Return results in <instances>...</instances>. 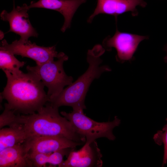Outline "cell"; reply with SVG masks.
I'll list each match as a JSON object with an SVG mask.
<instances>
[{"mask_svg": "<svg viewBox=\"0 0 167 167\" xmlns=\"http://www.w3.org/2000/svg\"><path fill=\"white\" fill-rule=\"evenodd\" d=\"M164 50L166 52V55L164 58V62L167 63V44L165 46L164 48Z\"/></svg>", "mask_w": 167, "mask_h": 167, "instance_id": "19", "label": "cell"}, {"mask_svg": "<svg viewBox=\"0 0 167 167\" xmlns=\"http://www.w3.org/2000/svg\"><path fill=\"white\" fill-rule=\"evenodd\" d=\"M0 49L7 50L14 55L32 59L35 62L36 65L54 60V58H58L60 53L56 51L55 46H41L29 40L22 41L15 40L9 44L4 40L1 42Z\"/></svg>", "mask_w": 167, "mask_h": 167, "instance_id": "6", "label": "cell"}, {"mask_svg": "<svg viewBox=\"0 0 167 167\" xmlns=\"http://www.w3.org/2000/svg\"><path fill=\"white\" fill-rule=\"evenodd\" d=\"M57 58L56 61L54 60L35 66H27L26 67L28 72L34 75L48 88L47 94L49 101L57 96L64 87L71 84L73 80L72 77L66 74L63 68V63L68 60V56L60 52Z\"/></svg>", "mask_w": 167, "mask_h": 167, "instance_id": "4", "label": "cell"}, {"mask_svg": "<svg viewBox=\"0 0 167 167\" xmlns=\"http://www.w3.org/2000/svg\"><path fill=\"white\" fill-rule=\"evenodd\" d=\"M84 109L77 108L73 109L71 113L62 111L60 113L70 122L78 134L85 138L86 143H90L102 137L110 140L115 139L113 130L121 123V120L117 116L112 121L98 122L86 116Z\"/></svg>", "mask_w": 167, "mask_h": 167, "instance_id": "5", "label": "cell"}, {"mask_svg": "<svg viewBox=\"0 0 167 167\" xmlns=\"http://www.w3.org/2000/svg\"><path fill=\"white\" fill-rule=\"evenodd\" d=\"M29 9L26 4L15 8L14 0L12 11L8 13L3 10L0 14L1 19L9 23L10 28L7 32H13L19 35L20 38L19 40L22 41H27L30 37H37L38 36L29 20L27 13Z\"/></svg>", "mask_w": 167, "mask_h": 167, "instance_id": "8", "label": "cell"}, {"mask_svg": "<svg viewBox=\"0 0 167 167\" xmlns=\"http://www.w3.org/2000/svg\"><path fill=\"white\" fill-rule=\"evenodd\" d=\"M20 127L28 138L33 136H61L85 143V138L78 134L70 122L59 113L58 108L48 102L37 112L32 114H16L11 125Z\"/></svg>", "mask_w": 167, "mask_h": 167, "instance_id": "2", "label": "cell"}, {"mask_svg": "<svg viewBox=\"0 0 167 167\" xmlns=\"http://www.w3.org/2000/svg\"><path fill=\"white\" fill-rule=\"evenodd\" d=\"M24 143L0 151V167H32Z\"/></svg>", "mask_w": 167, "mask_h": 167, "instance_id": "13", "label": "cell"}, {"mask_svg": "<svg viewBox=\"0 0 167 167\" xmlns=\"http://www.w3.org/2000/svg\"><path fill=\"white\" fill-rule=\"evenodd\" d=\"M28 137L20 126L14 125L0 130V151L4 149L23 143Z\"/></svg>", "mask_w": 167, "mask_h": 167, "instance_id": "15", "label": "cell"}, {"mask_svg": "<svg viewBox=\"0 0 167 167\" xmlns=\"http://www.w3.org/2000/svg\"><path fill=\"white\" fill-rule=\"evenodd\" d=\"M7 79L5 87L0 94L2 100L7 103L5 108L16 114L28 115L36 113L49 101L42 82L32 73L28 72L14 75L4 71Z\"/></svg>", "mask_w": 167, "mask_h": 167, "instance_id": "1", "label": "cell"}, {"mask_svg": "<svg viewBox=\"0 0 167 167\" xmlns=\"http://www.w3.org/2000/svg\"><path fill=\"white\" fill-rule=\"evenodd\" d=\"M147 5L144 0H97L96 6L87 21L91 23L95 16L101 14L113 15L115 19L118 15L127 12L136 16L138 14L136 7H145Z\"/></svg>", "mask_w": 167, "mask_h": 167, "instance_id": "11", "label": "cell"}, {"mask_svg": "<svg viewBox=\"0 0 167 167\" xmlns=\"http://www.w3.org/2000/svg\"><path fill=\"white\" fill-rule=\"evenodd\" d=\"M86 0H39L32 1L28 6L32 8H41L57 11L63 16L64 22L61 30L63 32L70 28L72 18L76 10Z\"/></svg>", "mask_w": 167, "mask_h": 167, "instance_id": "12", "label": "cell"}, {"mask_svg": "<svg viewBox=\"0 0 167 167\" xmlns=\"http://www.w3.org/2000/svg\"><path fill=\"white\" fill-rule=\"evenodd\" d=\"M15 114L13 110L5 108L0 116V129L6 126H10L14 121Z\"/></svg>", "mask_w": 167, "mask_h": 167, "instance_id": "18", "label": "cell"}, {"mask_svg": "<svg viewBox=\"0 0 167 167\" xmlns=\"http://www.w3.org/2000/svg\"><path fill=\"white\" fill-rule=\"evenodd\" d=\"M102 157L96 140L85 142L80 150L71 151L61 167H102Z\"/></svg>", "mask_w": 167, "mask_h": 167, "instance_id": "10", "label": "cell"}, {"mask_svg": "<svg viewBox=\"0 0 167 167\" xmlns=\"http://www.w3.org/2000/svg\"><path fill=\"white\" fill-rule=\"evenodd\" d=\"M0 68L3 71H7L11 74L17 75L23 72L19 70L25 64V62L20 61L9 51L0 49Z\"/></svg>", "mask_w": 167, "mask_h": 167, "instance_id": "16", "label": "cell"}, {"mask_svg": "<svg viewBox=\"0 0 167 167\" xmlns=\"http://www.w3.org/2000/svg\"><path fill=\"white\" fill-rule=\"evenodd\" d=\"M105 51V49L99 45L89 50L87 58L89 64L87 70L76 80L64 89L57 96L50 100L49 103L58 108L67 106L71 107L73 109H86L85 99L91 84L104 72L111 71L108 66L101 65L102 61L100 57Z\"/></svg>", "mask_w": 167, "mask_h": 167, "instance_id": "3", "label": "cell"}, {"mask_svg": "<svg viewBox=\"0 0 167 167\" xmlns=\"http://www.w3.org/2000/svg\"><path fill=\"white\" fill-rule=\"evenodd\" d=\"M75 148H67L63 149L50 154L39 153H28V157L32 167H45L46 164L50 166H58L61 167L63 162L65 156L67 157Z\"/></svg>", "mask_w": 167, "mask_h": 167, "instance_id": "14", "label": "cell"}, {"mask_svg": "<svg viewBox=\"0 0 167 167\" xmlns=\"http://www.w3.org/2000/svg\"><path fill=\"white\" fill-rule=\"evenodd\" d=\"M148 39L147 36H140L120 32L116 27V31L112 37L107 36L103 42L105 49L110 51L115 48L117 54V61L123 63L131 61L133 58L134 54L139 45L142 41Z\"/></svg>", "mask_w": 167, "mask_h": 167, "instance_id": "7", "label": "cell"}, {"mask_svg": "<svg viewBox=\"0 0 167 167\" xmlns=\"http://www.w3.org/2000/svg\"><path fill=\"white\" fill-rule=\"evenodd\" d=\"M85 143L74 141L61 136H33L28 138L24 144L28 153L50 154L67 148H75Z\"/></svg>", "mask_w": 167, "mask_h": 167, "instance_id": "9", "label": "cell"}, {"mask_svg": "<svg viewBox=\"0 0 167 167\" xmlns=\"http://www.w3.org/2000/svg\"><path fill=\"white\" fill-rule=\"evenodd\" d=\"M167 123L163 126L161 131H158L153 137L155 142L159 145L163 144L164 146V154L162 167L167 163Z\"/></svg>", "mask_w": 167, "mask_h": 167, "instance_id": "17", "label": "cell"}]
</instances>
